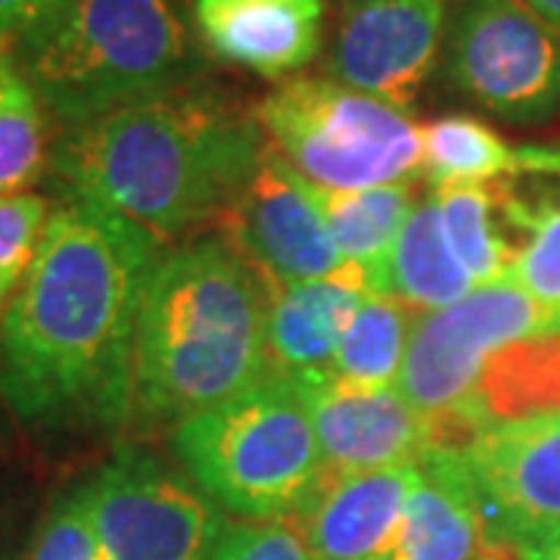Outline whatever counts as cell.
<instances>
[{
  "instance_id": "20",
  "label": "cell",
  "mask_w": 560,
  "mask_h": 560,
  "mask_svg": "<svg viewBox=\"0 0 560 560\" xmlns=\"http://www.w3.org/2000/svg\"><path fill=\"white\" fill-rule=\"evenodd\" d=\"M433 197L440 202L445 237L470 271L474 283L489 287L511 278L526 249L511 234L508 221L501 219L489 184L442 187L433 190Z\"/></svg>"
},
{
  "instance_id": "28",
  "label": "cell",
  "mask_w": 560,
  "mask_h": 560,
  "mask_svg": "<svg viewBox=\"0 0 560 560\" xmlns=\"http://www.w3.org/2000/svg\"><path fill=\"white\" fill-rule=\"evenodd\" d=\"M511 280H517L545 308L560 312V219L551 221L526 249Z\"/></svg>"
},
{
  "instance_id": "10",
  "label": "cell",
  "mask_w": 560,
  "mask_h": 560,
  "mask_svg": "<svg viewBox=\"0 0 560 560\" xmlns=\"http://www.w3.org/2000/svg\"><path fill=\"white\" fill-rule=\"evenodd\" d=\"M489 548L511 558L560 536V411L482 430L460 448Z\"/></svg>"
},
{
  "instance_id": "15",
  "label": "cell",
  "mask_w": 560,
  "mask_h": 560,
  "mask_svg": "<svg viewBox=\"0 0 560 560\" xmlns=\"http://www.w3.org/2000/svg\"><path fill=\"white\" fill-rule=\"evenodd\" d=\"M268 364L275 377L320 386L334 377L342 334L374 293L359 265L287 290H268Z\"/></svg>"
},
{
  "instance_id": "21",
  "label": "cell",
  "mask_w": 560,
  "mask_h": 560,
  "mask_svg": "<svg viewBox=\"0 0 560 560\" xmlns=\"http://www.w3.org/2000/svg\"><path fill=\"white\" fill-rule=\"evenodd\" d=\"M47 106L16 62L13 44L0 40V197L28 194L50 168Z\"/></svg>"
},
{
  "instance_id": "11",
  "label": "cell",
  "mask_w": 560,
  "mask_h": 560,
  "mask_svg": "<svg viewBox=\"0 0 560 560\" xmlns=\"http://www.w3.org/2000/svg\"><path fill=\"white\" fill-rule=\"evenodd\" d=\"M448 0H342L327 75L408 113L436 72Z\"/></svg>"
},
{
  "instance_id": "17",
  "label": "cell",
  "mask_w": 560,
  "mask_h": 560,
  "mask_svg": "<svg viewBox=\"0 0 560 560\" xmlns=\"http://www.w3.org/2000/svg\"><path fill=\"white\" fill-rule=\"evenodd\" d=\"M401 514L389 560H482L489 548L480 501L455 448L430 445Z\"/></svg>"
},
{
  "instance_id": "19",
  "label": "cell",
  "mask_w": 560,
  "mask_h": 560,
  "mask_svg": "<svg viewBox=\"0 0 560 560\" xmlns=\"http://www.w3.org/2000/svg\"><path fill=\"white\" fill-rule=\"evenodd\" d=\"M474 290L480 287L474 283L470 271L464 268V261L445 237L440 202L430 190L418 200L389 253L386 293L423 315L448 308L470 296Z\"/></svg>"
},
{
  "instance_id": "16",
  "label": "cell",
  "mask_w": 560,
  "mask_h": 560,
  "mask_svg": "<svg viewBox=\"0 0 560 560\" xmlns=\"http://www.w3.org/2000/svg\"><path fill=\"white\" fill-rule=\"evenodd\" d=\"M415 477V460L327 477L300 517L312 560H389Z\"/></svg>"
},
{
  "instance_id": "8",
  "label": "cell",
  "mask_w": 560,
  "mask_h": 560,
  "mask_svg": "<svg viewBox=\"0 0 560 560\" xmlns=\"http://www.w3.org/2000/svg\"><path fill=\"white\" fill-rule=\"evenodd\" d=\"M545 330H560V312L533 300L517 280L489 283L418 315L396 386L423 418L440 420L470 399L492 355Z\"/></svg>"
},
{
  "instance_id": "18",
  "label": "cell",
  "mask_w": 560,
  "mask_h": 560,
  "mask_svg": "<svg viewBox=\"0 0 560 560\" xmlns=\"http://www.w3.org/2000/svg\"><path fill=\"white\" fill-rule=\"evenodd\" d=\"M305 184L330 237L340 246L342 259L359 265L371 280L374 293H386L389 253L420 200L418 180L368 187V190H327L312 180Z\"/></svg>"
},
{
  "instance_id": "25",
  "label": "cell",
  "mask_w": 560,
  "mask_h": 560,
  "mask_svg": "<svg viewBox=\"0 0 560 560\" xmlns=\"http://www.w3.org/2000/svg\"><path fill=\"white\" fill-rule=\"evenodd\" d=\"M50 221V202L40 194L0 197V318L16 300Z\"/></svg>"
},
{
  "instance_id": "23",
  "label": "cell",
  "mask_w": 560,
  "mask_h": 560,
  "mask_svg": "<svg viewBox=\"0 0 560 560\" xmlns=\"http://www.w3.org/2000/svg\"><path fill=\"white\" fill-rule=\"evenodd\" d=\"M420 150H423L420 178H427L430 190L495 180L508 172L517 153V147H511L495 128H489L477 116H460V113L423 125Z\"/></svg>"
},
{
  "instance_id": "4",
  "label": "cell",
  "mask_w": 560,
  "mask_h": 560,
  "mask_svg": "<svg viewBox=\"0 0 560 560\" xmlns=\"http://www.w3.org/2000/svg\"><path fill=\"white\" fill-rule=\"evenodd\" d=\"M13 54L66 128L197 84L206 69L187 0H69Z\"/></svg>"
},
{
  "instance_id": "14",
  "label": "cell",
  "mask_w": 560,
  "mask_h": 560,
  "mask_svg": "<svg viewBox=\"0 0 560 560\" xmlns=\"http://www.w3.org/2000/svg\"><path fill=\"white\" fill-rule=\"evenodd\" d=\"M200 47L261 79L302 72L320 54L324 0H187Z\"/></svg>"
},
{
  "instance_id": "5",
  "label": "cell",
  "mask_w": 560,
  "mask_h": 560,
  "mask_svg": "<svg viewBox=\"0 0 560 560\" xmlns=\"http://www.w3.org/2000/svg\"><path fill=\"white\" fill-rule=\"evenodd\" d=\"M168 445L209 499L246 521L302 517L327 482L308 386L275 374L178 423Z\"/></svg>"
},
{
  "instance_id": "31",
  "label": "cell",
  "mask_w": 560,
  "mask_h": 560,
  "mask_svg": "<svg viewBox=\"0 0 560 560\" xmlns=\"http://www.w3.org/2000/svg\"><path fill=\"white\" fill-rule=\"evenodd\" d=\"M514 560H560V536L539 541L533 548H523L521 555H514Z\"/></svg>"
},
{
  "instance_id": "2",
  "label": "cell",
  "mask_w": 560,
  "mask_h": 560,
  "mask_svg": "<svg viewBox=\"0 0 560 560\" xmlns=\"http://www.w3.org/2000/svg\"><path fill=\"white\" fill-rule=\"evenodd\" d=\"M265 150L256 113L197 81L69 125L47 175L66 200L94 202L168 243L219 221L259 172Z\"/></svg>"
},
{
  "instance_id": "1",
  "label": "cell",
  "mask_w": 560,
  "mask_h": 560,
  "mask_svg": "<svg viewBox=\"0 0 560 560\" xmlns=\"http://www.w3.org/2000/svg\"><path fill=\"white\" fill-rule=\"evenodd\" d=\"M165 243L94 202L50 212L38 259L0 318V399L35 430H119L135 342Z\"/></svg>"
},
{
  "instance_id": "22",
  "label": "cell",
  "mask_w": 560,
  "mask_h": 560,
  "mask_svg": "<svg viewBox=\"0 0 560 560\" xmlns=\"http://www.w3.org/2000/svg\"><path fill=\"white\" fill-rule=\"evenodd\" d=\"M418 312L389 293H371L342 334L334 377L349 386H396Z\"/></svg>"
},
{
  "instance_id": "24",
  "label": "cell",
  "mask_w": 560,
  "mask_h": 560,
  "mask_svg": "<svg viewBox=\"0 0 560 560\" xmlns=\"http://www.w3.org/2000/svg\"><path fill=\"white\" fill-rule=\"evenodd\" d=\"M486 184L511 234L529 249L541 231L560 219V147H517L508 172Z\"/></svg>"
},
{
  "instance_id": "13",
  "label": "cell",
  "mask_w": 560,
  "mask_h": 560,
  "mask_svg": "<svg viewBox=\"0 0 560 560\" xmlns=\"http://www.w3.org/2000/svg\"><path fill=\"white\" fill-rule=\"evenodd\" d=\"M308 405L327 477L411 464L433 445V427L399 386H308Z\"/></svg>"
},
{
  "instance_id": "12",
  "label": "cell",
  "mask_w": 560,
  "mask_h": 560,
  "mask_svg": "<svg viewBox=\"0 0 560 560\" xmlns=\"http://www.w3.org/2000/svg\"><path fill=\"white\" fill-rule=\"evenodd\" d=\"M224 243L268 290L337 275L346 259L320 219L308 184L268 147L259 172L221 212Z\"/></svg>"
},
{
  "instance_id": "3",
  "label": "cell",
  "mask_w": 560,
  "mask_h": 560,
  "mask_svg": "<svg viewBox=\"0 0 560 560\" xmlns=\"http://www.w3.org/2000/svg\"><path fill=\"white\" fill-rule=\"evenodd\" d=\"M268 302L265 280L219 237L162 253L140 312L128 427L175 430L268 381Z\"/></svg>"
},
{
  "instance_id": "7",
  "label": "cell",
  "mask_w": 560,
  "mask_h": 560,
  "mask_svg": "<svg viewBox=\"0 0 560 560\" xmlns=\"http://www.w3.org/2000/svg\"><path fill=\"white\" fill-rule=\"evenodd\" d=\"M442 75L495 119H551L560 109V35L521 0H455Z\"/></svg>"
},
{
  "instance_id": "9",
  "label": "cell",
  "mask_w": 560,
  "mask_h": 560,
  "mask_svg": "<svg viewBox=\"0 0 560 560\" xmlns=\"http://www.w3.org/2000/svg\"><path fill=\"white\" fill-rule=\"evenodd\" d=\"M84 486L106 560H202L224 526L197 482L138 445H119Z\"/></svg>"
},
{
  "instance_id": "27",
  "label": "cell",
  "mask_w": 560,
  "mask_h": 560,
  "mask_svg": "<svg viewBox=\"0 0 560 560\" xmlns=\"http://www.w3.org/2000/svg\"><path fill=\"white\" fill-rule=\"evenodd\" d=\"M209 560H312L300 517L221 526Z\"/></svg>"
},
{
  "instance_id": "30",
  "label": "cell",
  "mask_w": 560,
  "mask_h": 560,
  "mask_svg": "<svg viewBox=\"0 0 560 560\" xmlns=\"http://www.w3.org/2000/svg\"><path fill=\"white\" fill-rule=\"evenodd\" d=\"M521 3L560 35V0H521Z\"/></svg>"
},
{
  "instance_id": "29",
  "label": "cell",
  "mask_w": 560,
  "mask_h": 560,
  "mask_svg": "<svg viewBox=\"0 0 560 560\" xmlns=\"http://www.w3.org/2000/svg\"><path fill=\"white\" fill-rule=\"evenodd\" d=\"M69 0H0V40H16L35 35L54 20Z\"/></svg>"
},
{
  "instance_id": "6",
  "label": "cell",
  "mask_w": 560,
  "mask_h": 560,
  "mask_svg": "<svg viewBox=\"0 0 560 560\" xmlns=\"http://www.w3.org/2000/svg\"><path fill=\"white\" fill-rule=\"evenodd\" d=\"M256 119L280 160L327 190L420 178L423 150L411 116L330 75L280 81L256 106Z\"/></svg>"
},
{
  "instance_id": "32",
  "label": "cell",
  "mask_w": 560,
  "mask_h": 560,
  "mask_svg": "<svg viewBox=\"0 0 560 560\" xmlns=\"http://www.w3.org/2000/svg\"><path fill=\"white\" fill-rule=\"evenodd\" d=\"M482 560H504V558H495V555H486V558Z\"/></svg>"
},
{
  "instance_id": "26",
  "label": "cell",
  "mask_w": 560,
  "mask_h": 560,
  "mask_svg": "<svg viewBox=\"0 0 560 560\" xmlns=\"http://www.w3.org/2000/svg\"><path fill=\"white\" fill-rule=\"evenodd\" d=\"M28 560H106L91 521L88 486H72L44 514Z\"/></svg>"
}]
</instances>
